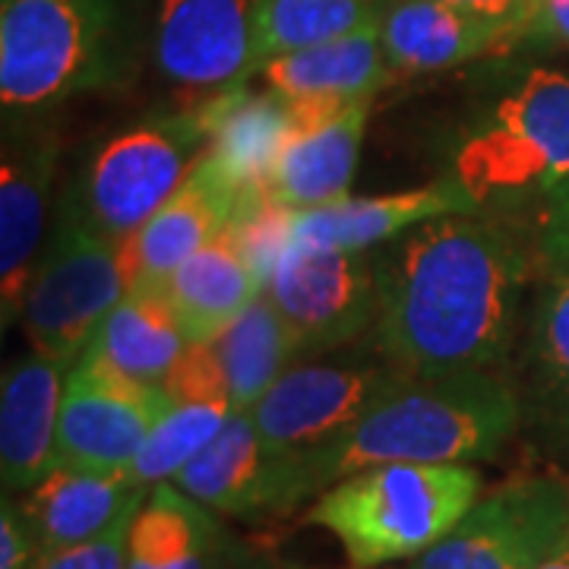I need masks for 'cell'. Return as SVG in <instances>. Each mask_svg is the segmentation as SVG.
<instances>
[{"mask_svg": "<svg viewBox=\"0 0 569 569\" xmlns=\"http://www.w3.org/2000/svg\"><path fill=\"white\" fill-rule=\"evenodd\" d=\"M234 538L212 509L187 497L174 481L149 490L127 538L123 569H216Z\"/></svg>", "mask_w": 569, "mask_h": 569, "instance_id": "cb8c5ba5", "label": "cell"}, {"mask_svg": "<svg viewBox=\"0 0 569 569\" xmlns=\"http://www.w3.org/2000/svg\"><path fill=\"white\" fill-rule=\"evenodd\" d=\"M149 490L152 488L137 485L130 471H96L54 462L36 488L22 493L20 507L39 550L48 553L102 538L130 509L146 503Z\"/></svg>", "mask_w": 569, "mask_h": 569, "instance_id": "ac0fdd59", "label": "cell"}, {"mask_svg": "<svg viewBox=\"0 0 569 569\" xmlns=\"http://www.w3.org/2000/svg\"><path fill=\"white\" fill-rule=\"evenodd\" d=\"M481 471L459 462L365 468L326 488L307 522L332 531L351 567L373 569L440 545L481 500Z\"/></svg>", "mask_w": 569, "mask_h": 569, "instance_id": "277c9868", "label": "cell"}, {"mask_svg": "<svg viewBox=\"0 0 569 569\" xmlns=\"http://www.w3.org/2000/svg\"><path fill=\"white\" fill-rule=\"evenodd\" d=\"M162 291L187 342H216L263 295V279L224 228L164 279Z\"/></svg>", "mask_w": 569, "mask_h": 569, "instance_id": "7402d4cb", "label": "cell"}, {"mask_svg": "<svg viewBox=\"0 0 569 569\" xmlns=\"http://www.w3.org/2000/svg\"><path fill=\"white\" fill-rule=\"evenodd\" d=\"M171 408L162 387H146L80 355L63 387L58 459L96 471H130L146 437Z\"/></svg>", "mask_w": 569, "mask_h": 569, "instance_id": "7c38bea8", "label": "cell"}, {"mask_svg": "<svg viewBox=\"0 0 569 569\" xmlns=\"http://www.w3.org/2000/svg\"><path fill=\"white\" fill-rule=\"evenodd\" d=\"M471 209H478L475 200L452 178L387 197H346L339 203L295 212L291 244L298 241L332 250H370L402 238L415 224Z\"/></svg>", "mask_w": 569, "mask_h": 569, "instance_id": "ffe728a7", "label": "cell"}, {"mask_svg": "<svg viewBox=\"0 0 569 569\" xmlns=\"http://www.w3.org/2000/svg\"><path fill=\"white\" fill-rule=\"evenodd\" d=\"M216 569H279V563L266 553V550L247 548L234 538V545L228 548V553L222 557V563Z\"/></svg>", "mask_w": 569, "mask_h": 569, "instance_id": "e575fe53", "label": "cell"}, {"mask_svg": "<svg viewBox=\"0 0 569 569\" xmlns=\"http://www.w3.org/2000/svg\"><path fill=\"white\" fill-rule=\"evenodd\" d=\"M127 291L121 244L99 234L63 197L22 305L20 323L32 351L73 367Z\"/></svg>", "mask_w": 569, "mask_h": 569, "instance_id": "52a82bcc", "label": "cell"}, {"mask_svg": "<svg viewBox=\"0 0 569 569\" xmlns=\"http://www.w3.org/2000/svg\"><path fill=\"white\" fill-rule=\"evenodd\" d=\"M39 541L22 516L20 500L3 493L0 503V569H29L39 560Z\"/></svg>", "mask_w": 569, "mask_h": 569, "instance_id": "1f68e13d", "label": "cell"}, {"mask_svg": "<svg viewBox=\"0 0 569 569\" xmlns=\"http://www.w3.org/2000/svg\"><path fill=\"white\" fill-rule=\"evenodd\" d=\"M452 181L478 209L541 206L569 187V77L535 67L468 130Z\"/></svg>", "mask_w": 569, "mask_h": 569, "instance_id": "5b68a950", "label": "cell"}, {"mask_svg": "<svg viewBox=\"0 0 569 569\" xmlns=\"http://www.w3.org/2000/svg\"><path fill=\"white\" fill-rule=\"evenodd\" d=\"M183 346V329L164 298L162 284H133L104 317L82 355H92L96 361L114 367L137 383L162 387Z\"/></svg>", "mask_w": 569, "mask_h": 569, "instance_id": "d4e9b609", "label": "cell"}, {"mask_svg": "<svg viewBox=\"0 0 569 569\" xmlns=\"http://www.w3.org/2000/svg\"><path fill=\"white\" fill-rule=\"evenodd\" d=\"M516 396L535 452L569 466V276L550 272L535 298Z\"/></svg>", "mask_w": 569, "mask_h": 569, "instance_id": "2e32d148", "label": "cell"}, {"mask_svg": "<svg viewBox=\"0 0 569 569\" xmlns=\"http://www.w3.org/2000/svg\"><path fill=\"white\" fill-rule=\"evenodd\" d=\"M231 415H234V406H231L228 392L171 399V408L159 418V425L152 427L137 462L130 466L133 481L142 488L174 481V475L222 433Z\"/></svg>", "mask_w": 569, "mask_h": 569, "instance_id": "f1b7e54d", "label": "cell"}, {"mask_svg": "<svg viewBox=\"0 0 569 569\" xmlns=\"http://www.w3.org/2000/svg\"><path fill=\"white\" fill-rule=\"evenodd\" d=\"M127 63L121 0H3L0 102L7 121L118 86Z\"/></svg>", "mask_w": 569, "mask_h": 569, "instance_id": "3957f363", "label": "cell"}, {"mask_svg": "<svg viewBox=\"0 0 569 569\" xmlns=\"http://www.w3.org/2000/svg\"><path fill=\"white\" fill-rule=\"evenodd\" d=\"M58 168V140L29 130L3 140L0 159V313L3 326L22 317L36 276L48 193Z\"/></svg>", "mask_w": 569, "mask_h": 569, "instance_id": "9a60e30c", "label": "cell"}, {"mask_svg": "<svg viewBox=\"0 0 569 569\" xmlns=\"http://www.w3.org/2000/svg\"><path fill=\"white\" fill-rule=\"evenodd\" d=\"M526 36L569 48V0H535V13Z\"/></svg>", "mask_w": 569, "mask_h": 569, "instance_id": "836d02e7", "label": "cell"}, {"mask_svg": "<svg viewBox=\"0 0 569 569\" xmlns=\"http://www.w3.org/2000/svg\"><path fill=\"white\" fill-rule=\"evenodd\" d=\"M512 39L507 26L443 0H389L380 20V41L396 73L449 70Z\"/></svg>", "mask_w": 569, "mask_h": 569, "instance_id": "44dd1931", "label": "cell"}, {"mask_svg": "<svg viewBox=\"0 0 569 569\" xmlns=\"http://www.w3.org/2000/svg\"><path fill=\"white\" fill-rule=\"evenodd\" d=\"M507 209L449 212L377 253V346L411 377L497 370L538 260Z\"/></svg>", "mask_w": 569, "mask_h": 569, "instance_id": "6da1fadb", "label": "cell"}, {"mask_svg": "<svg viewBox=\"0 0 569 569\" xmlns=\"http://www.w3.org/2000/svg\"><path fill=\"white\" fill-rule=\"evenodd\" d=\"M531 238L548 276L550 272L569 276V187L553 193L541 206H535Z\"/></svg>", "mask_w": 569, "mask_h": 569, "instance_id": "4dcf8cb0", "label": "cell"}, {"mask_svg": "<svg viewBox=\"0 0 569 569\" xmlns=\"http://www.w3.org/2000/svg\"><path fill=\"white\" fill-rule=\"evenodd\" d=\"M174 485L206 509L234 519L284 516L313 497L305 456L272 447L250 411H234L222 433L174 475Z\"/></svg>", "mask_w": 569, "mask_h": 569, "instance_id": "8fae6325", "label": "cell"}, {"mask_svg": "<svg viewBox=\"0 0 569 569\" xmlns=\"http://www.w3.org/2000/svg\"><path fill=\"white\" fill-rule=\"evenodd\" d=\"M351 569H361V567H351Z\"/></svg>", "mask_w": 569, "mask_h": 569, "instance_id": "8d00e7d4", "label": "cell"}, {"mask_svg": "<svg viewBox=\"0 0 569 569\" xmlns=\"http://www.w3.org/2000/svg\"><path fill=\"white\" fill-rule=\"evenodd\" d=\"M408 380L411 373L389 358L288 367L276 387L250 408V418L272 447L307 456L365 421Z\"/></svg>", "mask_w": 569, "mask_h": 569, "instance_id": "30bf717a", "label": "cell"}, {"mask_svg": "<svg viewBox=\"0 0 569 569\" xmlns=\"http://www.w3.org/2000/svg\"><path fill=\"white\" fill-rule=\"evenodd\" d=\"M443 3L500 22L509 32H516V39L529 32L531 13H535V0H443Z\"/></svg>", "mask_w": 569, "mask_h": 569, "instance_id": "d6a6232c", "label": "cell"}, {"mask_svg": "<svg viewBox=\"0 0 569 569\" xmlns=\"http://www.w3.org/2000/svg\"><path fill=\"white\" fill-rule=\"evenodd\" d=\"M241 203L244 197L203 156L174 197L121 244L127 284H162L183 260L228 228Z\"/></svg>", "mask_w": 569, "mask_h": 569, "instance_id": "e0dca14e", "label": "cell"}, {"mask_svg": "<svg viewBox=\"0 0 569 569\" xmlns=\"http://www.w3.org/2000/svg\"><path fill=\"white\" fill-rule=\"evenodd\" d=\"M263 295L298 355H323L377 323V257L295 241L272 266Z\"/></svg>", "mask_w": 569, "mask_h": 569, "instance_id": "ba28073f", "label": "cell"}, {"mask_svg": "<svg viewBox=\"0 0 569 569\" xmlns=\"http://www.w3.org/2000/svg\"><path fill=\"white\" fill-rule=\"evenodd\" d=\"M212 142L209 102L183 114L137 123L96 149L70 200L108 241L123 244L187 181Z\"/></svg>", "mask_w": 569, "mask_h": 569, "instance_id": "8992f818", "label": "cell"}, {"mask_svg": "<svg viewBox=\"0 0 569 569\" xmlns=\"http://www.w3.org/2000/svg\"><path fill=\"white\" fill-rule=\"evenodd\" d=\"M156 63L193 92L222 96L257 77L253 0H162Z\"/></svg>", "mask_w": 569, "mask_h": 569, "instance_id": "5bb4252c", "label": "cell"}, {"mask_svg": "<svg viewBox=\"0 0 569 569\" xmlns=\"http://www.w3.org/2000/svg\"><path fill=\"white\" fill-rule=\"evenodd\" d=\"M373 99H288L291 127L269 178V197L295 212L339 203L358 171Z\"/></svg>", "mask_w": 569, "mask_h": 569, "instance_id": "4fadbf2b", "label": "cell"}, {"mask_svg": "<svg viewBox=\"0 0 569 569\" xmlns=\"http://www.w3.org/2000/svg\"><path fill=\"white\" fill-rule=\"evenodd\" d=\"M569 531V485L519 478L481 497L406 569H538Z\"/></svg>", "mask_w": 569, "mask_h": 569, "instance_id": "9c48e42d", "label": "cell"}, {"mask_svg": "<svg viewBox=\"0 0 569 569\" xmlns=\"http://www.w3.org/2000/svg\"><path fill=\"white\" fill-rule=\"evenodd\" d=\"M257 77H263L266 89L279 92L284 99H301V96L373 99L392 82L396 70L387 61L380 26H370L346 39L282 54L266 63Z\"/></svg>", "mask_w": 569, "mask_h": 569, "instance_id": "484cf974", "label": "cell"}, {"mask_svg": "<svg viewBox=\"0 0 569 569\" xmlns=\"http://www.w3.org/2000/svg\"><path fill=\"white\" fill-rule=\"evenodd\" d=\"M538 569H569V531L563 535V541L550 550V557Z\"/></svg>", "mask_w": 569, "mask_h": 569, "instance_id": "d590c367", "label": "cell"}, {"mask_svg": "<svg viewBox=\"0 0 569 569\" xmlns=\"http://www.w3.org/2000/svg\"><path fill=\"white\" fill-rule=\"evenodd\" d=\"M522 425L516 387L497 370L411 377L365 421L305 456L317 493L377 466H471L500 456Z\"/></svg>", "mask_w": 569, "mask_h": 569, "instance_id": "7a4b0ae2", "label": "cell"}, {"mask_svg": "<svg viewBox=\"0 0 569 569\" xmlns=\"http://www.w3.org/2000/svg\"><path fill=\"white\" fill-rule=\"evenodd\" d=\"M70 365L26 355L0 383V478L3 493H26L58 459L63 387Z\"/></svg>", "mask_w": 569, "mask_h": 569, "instance_id": "d6986e66", "label": "cell"}, {"mask_svg": "<svg viewBox=\"0 0 569 569\" xmlns=\"http://www.w3.org/2000/svg\"><path fill=\"white\" fill-rule=\"evenodd\" d=\"M212 348L224 370L234 411H250L257 406L288 370L291 358H298L282 317L266 295L247 307L238 323L228 326Z\"/></svg>", "mask_w": 569, "mask_h": 569, "instance_id": "83f0119b", "label": "cell"}, {"mask_svg": "<svg viewBox=\"0 0 569 569\" xmlns=\"http://www.w3.org/2000/svg\"><path fill=\"white\" fill-rule=\"evenodd\" d=\"M212 142L203 156L244 200L269 193V178L279 162L291 127V104L284 96L247 86L209 99Z\"/></svg>", "mask_w": 569, "mask_h": 569, "instance_id": "603a6c76", "label": "cell"}, {"mask_svg": "<svg viewBox=\"0 0 569 569\" xmlns=\"http://www.w3.org/2000/svg\"><path fill=\"white\" fill-rule=\"evenodd\" d=\"M142 507L130 509L114 529H108L102 538H92L86 545H73V548L48 550L39 553V560L29 569H123L127 563V538H130V526L137 519Z\"/></svg>", "mask_w": 569, "mask_h": 569, "instance_id": "f546056e", "label": "cell"}, {"mask_svg": "<svg viewBox=\"0 0 569 569\" xmlns=\"http://www.w3.org/2000/svg\"><path fill=\"white\" fill-rule=\"evenodd\" d=\"M389 0H253V67L380 26Z\"/></svg>", "mask_w": 569, "mask_h": 569, "instance_id": "4316f807", "label": "cell"}]
</instances>
